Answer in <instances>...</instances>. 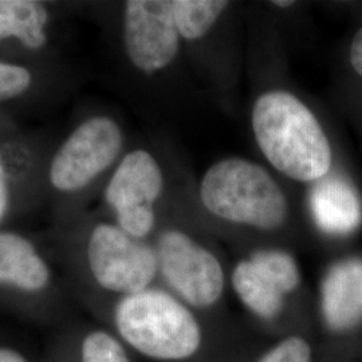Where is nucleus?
I'll return each instance as SVG.
<instances>
[{
  "instance_id": "19",
  "label": "nucleus",
  "mask_w": 362,
  "mask_h": 362,
  "mask_svg": "<svg viewBox=\"0 0 362 362\" xmlns=\"http://www.w3.org/2000/svg\"><path fill=\"white\" fill-rule=\"evenodd\" d=\"M259 362H311L309 344L298 337L287 338Z\"/></svg>"
},
{
  "instance_id": "12",
  "label": "nucleus",
  "mask_w": 362,
  "mask_h": 362,
  "mask_svg": "<svg viewBox=\"0 0 362 362\" xmlns=\"http://www.w3.org/2000/svg\"><path fill=\"white\" fill-rule=\"evenodd\" d=\"M233 286L238 297L250 310L267 320L281 313L285 297L290 294L285 282L254 255L235 266Z\"/></svg>"
},
{
  "instance_id": "8",
  "label": "nucleus",
  "mask_w": 362,
  "mask_h": 362,
  "mask_svg": "<svg viewBox=\"0 0 362 362\" xmlns=\"http://www.w3.org/2000/svg\"><path fill=\"white\" fill-rule=\"evenodd\" d=\"M122 34L130 64L146 76L163 73L184 52L172 0L127 1Z\"/></svg>"
},
{
  "instance_id": "1",
  "label": "nucleus",
  "mask_w": 362,
  "mask_h": 362,
  "mask_svg": "<svg viewBox=\"0 0 362 362\" xmlns=\"http://www.w3.org/2000/svg\"><path fill=\"white\" fill-rule=\"evenodd\" d=\"M250 127L270 168L293 182L309 187L344 161L318 112L290 89L272 86L258 93Z\"/></svg>"
},
{
  "instance_id": "3",
  "label": "nucleus",
  "mask_w": 362,
  "mask_h": 362,
  "mask_svg": "<svg viewBox=\"0 0 362 362\" xmlns=\"http://www.w3.org/2000/svg\"><path fill=\"white\" fill-rule=\"evenodd\" d=\"M116 324L133 348L158 360L188 358L202 341L192 313L161 290L125 296L117 306Z\"/></svg>"
},
{
  "instance_id": "16",
  "label": "nucleus",
  "mask_w": 362,
  "mask_h": 362,
  "mask_svg": "<svg viewBox=\"0 0 362 362\" xmlns=\"http://www.w3.org/2000/svg\"><path fill=\"white\" fill-rule=\"evenodd\" d=\"M337 101L362 134V85L348 77L338 79Z\"/></svg>"
},
{
  "instance_id": "17",
  "label": "nucleus",
  "mask_w": 362,
  "mask_h": 362,
  "mask_svg": "<svg viewBox=\"0 0 362 362\" xmlns=\"http://www.w3.org/2000/svg\"><path fill=\"white\" fill-rule=\"evenodd\" d=\"M31 83L26 67L0 62V103L23 94Z\"/></svg>"
},
{
  "instance_id": "11",
  "label": "nucleus",
  "mask_w": 362,
  "mask_h": 362,
  "mask_svg": "<svg viewBox=\"0 0 362 362\" xmlns=\"http://www.w3.org/2000/svg\"><path fill=\"white\" fill-rule=\"evenodd\" d=\"M321 308L333 330H349L362 321V258L334 262L322 278Z\"/></svg>"
},
{
  "instance_id": "21",
  "label": "nucleus",
  "mask_w": 362,
  "mask_h": 362,
  "mask_svg": "<svg viewBox=\"0 0 362 362\" xmlns=\"http://www.w3.org/2000/svg\"><path fill=\"white\" fill-rule=\"evenodd\" d=\"M0 362H27L21 354L10 349H0Z\"/></svg>"
},
{
  "instance_id": "5",
  "label": "nucleus",
  "mask_w": 362,
  "mask_h": 362,
  "mask_svg": "<svg viewBox=\"0 0 362 362\" xmlns=\"http://www.w3.org/2000/svg\"><path fill=\"white\" fill-rule=\"evenodd\" d=\"M158 269L177 296L194 308L219 302L226 287V274L219 259L189 233L167 230L157 246Z\"/></svg>"
},
{
  "instance_id": "13",
  "label": "nucleus",
  "mask_w": 362,
  "mask_h": 362,
  "mask_svg": "<svg viewBox=\"0 0 362 362\" xmlns=\"http://www.w3.org/2000/svg\"><path fill=\"white\" fill-rule=\"evenodd\" d=\"M50 272L34 246L16 233H0V284H10L26 291L47 285Z\"/></svg>"
},
{
  "instance_id": "9",
  "label": "nucleus",
  "mask_w": 362,
  "mask_h": 362,
  "mask_svg": "<svg viewBox=\"0 0 362 362\" xmlns=\"http://www.w3.org/2000/svg\"><path fill=\"white\" fill-rule=\"evenodd\" d=\"M173 16L180 34L182 50L189 49L197 65L209 59L204 77L208 81L212 58H227L238 66L236 3L227 0H172Z\"/></svg>"
},
{
  "instance_id": "10",
  "label": "nucleus",
  "mask_w": 362,
  "mask_h": 362,
  "mask_svg": "<svg viewBox=\"0 0 362 362\" xmlns=\"http://www.w3.org/2000/svg\"><path fill=\"white\" fill-rule=\"evenodd\" d=\"M305 208L313 226L326 236L348 238L362 226V194L345 160L308 187Z\"/></svg>"
},
{
  "instance_id": "2",
  "label": "nucleus",
  "mask_w": 362,
  "mask_h": 362,
  "mask_svg": "<svg viewBox=\"0 0 362 362\" xmlns=\"http://www.w3.org/2000/svg\"><path fill=\"white\" fill-rule=\"evenodd\" d=\"M196 199L208 216L262 233L281 231L296 211L275 173L242 156L212 163L199 180Z\"/></svg>"
},
{
  "instance_id": "14",
  "label": "nucleus",
  "mask_w": 362,
  "mask_h": 362,
  "mask_svg": "<svg viewBox=\"0 0 362 362\" xmlns=\"http://www.w3.org/2000/svg\"><path fill=\"white\" fill-rule=\"evenodd\" d=\"M49 13L34 0H0V40L13 38L37 50L45 46Z\"/></svg>"
},
{
  "instance_id": "20",
  "label": "nucleus",
  "mask_w": 362,
  "mask_h": 362,
  "mask_svg": "<svg viewBox=\"0 0 362 362\" xmlns=\"http://www.w3.org/2000/svg\"><path fill=\"white\" fill-rule=\"evenodd\" d=\"M7 206H8V185H7L6 172L0 161V219L3 218Z\"/></svg>"
},
{
  "instance_id": "18",
  "label": "nucleus",
  "mask_w": 362,
  "mask_h": 362,
  "mask_svg": "<svg viewBox=\"0 0 362 362\" xmlns=\"http://www.w3.org/2000/svg\"><path fill=\"white\" fill-rule=\"evenodd\" d=\"M344 65L346 70L345 77L362 85V7L357 25L350 33L344 49Z\"/></svg>"
},
{
  "instance_id": "6",
  "label": "nucleus",
  "mask_w": 362,
  "mask_h": 362,
  "mask_svg": "<svg viewBox=\"0 0 362 362\" xmlns=\"http://www.w3.org/2000/svg\"><path fill=\"white\" fill-rule=\"evenodd\" d=\"M124 133L110 117H91L66 140L52 160L50 181L62 192H74L110 168L121 155Z\"/></svg>"
},
{
  "instance_id": "4",
  "label": "nucleus",
  "mask_w": 362,
  "mask_h": 362,
  "mask_svg": "<svg viewBox=\"0 0 362 362\" xmlns=\"http://www.w3.org/2000/svg\"><path fill=\"white\" fill-rule=\"evenodd\" d=\"M165 189V176L155 156L134 149L124 156L105 189L118 227L141 240L155 230L156 204Z\"/></svg>"
},
{
  "instance_id": "15",
  "label": "nucleus",
  "mask_w": 362,
  "mask_h": 362,
  "mask_svg": "<svg viewBox=\"0 0 362 362\" xmlns=\"http://www.w3.org/2000/svg\"><path fill=\"white\" fill-rule=\"evenodd\" d=\"M82 362H129L122 346L104 332L86 337L82 344Z\"/></svg>"
},
{
  "instance_id": "7",
  "label": "nucleus",
  "mask_w": 362,
  "mask_h": 362,
  "mask_svg": "<svg viewBox=\"0 0 362 362\" xmlns=\"http://www.w3.org/2000/svg\"><path fill=\"white\" fill-rule=\"evenodd\" d=\"M88 259L98 285L125 296L146 290L158 270L157 254L151 247L107 223L93 230Z\"/></svg>"
}]
</instances>
